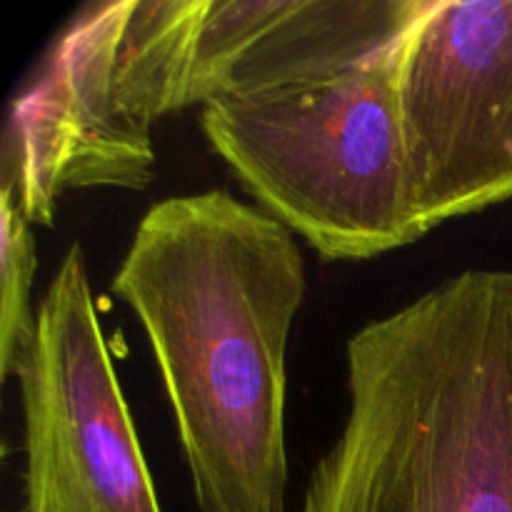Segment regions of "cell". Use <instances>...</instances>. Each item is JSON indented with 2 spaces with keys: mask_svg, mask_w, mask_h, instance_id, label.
Listing matches in <instances>:
<instances>
[{
  "mask_svg": "<svg viewBox=\"0 0 512 512\" xmlns=\"http://www.w3.org/2000/svg\"><path fill=\"white\" fill-rule=\"evenodd\" d=\"M345 390L300 512H512V270H463L355 330Z\"/></svg>",
  "mask_w": 512,
  "mask_h": 512,
  "instance_id": "2",
  "label": "cell"
},
{
  "mask_svg": "<svg viewBox=\"0 0 512 512\" xmlns=\"http://www.w3.org/2000/svg\"><path fill=\"white\" fill-rule=\"evenodd\" d=\"M35 225L15 200L0 190V380L8 383L23 370L35 338V310L30 305L38 243Z\"/></svg>",
  "mask_w": 512,
  "mask_h": 512,
  "instance_id": "7",
  "label": "cell"
},
{
  "mask_svg": "<svg viewBox=\"0 0 512 512\" xmlns=\"http://www.w3.org/2000/svg\"><path fill=\"white\" fill-rule=\"evenodd\" d=\"M200 130L258 208L325 260H370L425 238L395 45L318 83L205 105Z\"/></svg>",
  "mask_w": 512,
  "mask_h": 512,
  "instance_id": "4",
  "label": "cell"
},
{
  "mask_svg": "<svg viewBox=\"0 0 512 512\" xmlns=\"http://www.w3.org/2000/svg\"><path fill=\"white\" fill-rule=\"evenodd\" d=\"M423 235L512 198V0H425L395 43Z\"/></svg>",
  "mask_w": 512,
  "mask_h": 512,
  "instance_id": "6",
  "label": "cell"
},
{
  "mask_svg": "<svg viewBox=\"0 0 512 512\" xmlns=\"http://www.w3.org/2000/svg\"><path fill=\"white\" fill-rule=\"evenodd\" d=\"M35 323L18 375L23 512H163L80 243L65 250Z\"/></svg>",
  "mask_w": 512,
  "mask_h": 512,
  "instance_id": "5",
  "label": "cell"
},
{
  "mask_svg": "<svg viewBox=\"0 0 512 512\" xmlns=\"http://www.w3.org/2000/svg\"><path fill=\"white\" fill-rule=\"evenodd\" d=\"M425 0H110L90 23L105 125L153 143L160 118L345 73L393 48Z\"/></svg>",
  "mask_w": 512,
  "mask_h": 512,
  "instance_id": "3",
  "label": "cell"
},
{
  "mask_svg": "<svg viewBox=\"0 0 512 512\" xmlns=\"http://www.w3.org/2000/svg\"><path fill=\"white\" fill-rule=\"evenodd\" d=\"M110 290L153 350L200 512H288L295 235L225 188L170 195L135 225Z\"/></svg>",
  "mask_w": 512,
  "mask_h": 512,
  "instance_id": "1",
  "label": "cell"
}]
</instances>
